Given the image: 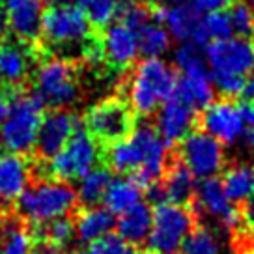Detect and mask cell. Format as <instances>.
Here are the masks:
<instances>
[{"instance_id":"cell-19","label":"cell","mask_w":254,"mask_h":254,"mask_svg":"<svg viewBox=\"0 0 254 254\" xmlns=\"http://www.w3.org/2000/svg\"><path fill=\"white\" fill-rule=\"evenodd\" d=\"M190 207L198 222L202 221L204 215H211L222 222V219L230 213L234 206L226 196V190L221 180L207 178L196 185V194H194V200L190 202Z\"/></svg>"},{"instance_id":"cell-12","label":"cell","mask_w":254,"mask_h":254,"mask_svg":"<svg viewBox=\"0 0 254 254\" xmlns=\"http://www.w3.org/2000/svg\"><path fill=\"white\" fill-rule=\"evenodd\" d=\"M0 9L6 11V26L28 47H40L43 0H0Z\"/></svg>"},{"instance_id":"cell-47","label":"cell","mask_w":254,"mask_h":254,"mask_svg":"<svg viewBox=\"0 0 254 254\" xmlns=\"http://www.w3.org/2000/svg\"><path fill=\"white\" fill-rule=\"evenodd\" d=\"M4 90V82H2V79H0V92Z\"/></svg>"},{"instance_id":"cell-29","label":"cell","mask_w":254,"mask_h":254,"mask_svg":"<svg viewBox=\"0 0 254 254\" xmlns=\"http://www.w3.org/2000/svg\"><path fill=\"white\" fill-rule=\"evenodd\" d=\"M135 34L136 40H138L140 55L144 58H159L161 55H165L168 47H170V34L155 17L151 19L150 23L144 24L140 30H136Z\"/></svg>"},{"instance_id":"cell-25","label":"cell","mask_w":254,"mask_h":254,"mask_svg":"<svg viewBox=\"0 0 254 254\" xmlns=\"http://www.w3.org/2000/svg\"><path fill=\"white\" fill-rule=\"evenodd\" d=\"M222 185L226 196L234 204H245L254 196V167L253 165H230L222 172Z\"/></svg>"},{"instance_id":"cell-7","label":"cell","mask_w":254,"mask_h":254,"mask_svg":"<svg viewBox=\"0 0 254 254\" xmlns=\"http://www.w3.org/2000/svg\"><path fill=\"white\" fill-rule=\"evenodd\" d=\"M82 124L95 142L103 148L127 140L136 127V114L122 94L105 97L92 105Z\"/></svg>"},{"instance_id":"cell-6","label":"cell","mask_w":254,"mask_h":254,"mask_svg":"<svg viewBox=\"0 0 254 254\" xmlns=\"http://www.w3.org/2000/svg\"><path fill=\"white\" fill-rule=\"evenodd\" d=\"M80 65L56 56H47L38 62L32 73L34 94L51 111H65L80 97Z\"/></svg>"},{"instance_id":"cell-28","label":"cell","mask_w":254,"mask_h":254,"mask_svg":"<svg viewBox=\"0 0 254 254\" xmlns=\"http://www.w3.org/2000/svg\"><path fill=\"white\" fill-rule=\"evenodd\" d=\"M232 23L230 15L226 9L222 11H213V13H206L200 17V23L196 26L192 43H196L200 47H204L207 43H215V41H222L232 38Z\"/></svg>"},{"instance_id":"cell-13","label":"cell","mask_w":254,"mask_h":254,"mask_svg":"<svg viewBox=\"0 0 254 254\" xmlns=\"http://www.w3.org/2000/svg\"><path fill=\"white\" fill-rule=\"evenodd\" d=\"M43 58L41 47H28L21 41H4L0 45V79L4 88H26L32 62Z\"/></svg>"},{"instance_id":"cell-21","label":"cell","mask_w":254,"mask_h":254,"mask_svg":"<svg viewBox=\"0 0 254 254\" xmlns=\"http://www.w3.org/2000/svg\"><path fill=\"white\" fill-rule=\"evenodd\" d=\"M174 95L196 112L206 111L209 105L215 103V88L209 73H182V77H178Z\"/></svg>"},{"instance_id":"cell-20","label":"cell","mask_w":254,"mask_h":254,"mask_svg":"<svg viewBox=\"0 0 254 254\" xmlns=\"http://www.w3.org/2000/svg\"><path fill=\"white\" fill-rule=\"evenodd\" d=\"M200 13L189 4H170L155 9V19L168 30V34L178 41H192L196 26L200 23Z\"/></svg>"},{"instance_id":"cell-5","label":"cell","mask_w":254,"mask_h":254,"mask_svg":"<svg viewBox=\"0 0 254 254\" xmlns=\"http://www.w3.org/2000/svg\"><path fill=\"white\" fill-rule=\"evenodd\" d=\"M99 157L103 159L99 144L86 129L79 127L64 150L51 161L32 157V180H58L65 183L82 180L90 170H94Z\"/></svg>"},{"instance_id":"cell-45","label":"cell","mask_w":254,"mask_h":254,"mask_svg":"<svg viewBox=\"0 0 254 254\" xmlns=\"http://www.w3.org/2000/svg\"><path fill=\"white\" fill-rule=\"evenodd\" d=\"M247 146H249V148H251V151L254 153V131L247 133Z\"/></svg>"},{"instance_id":"cell-18","label":"cell","mask_w":254,"mask_h":254,"mask_svg":"<svg viewBox=\"0 0 254 254\" xmlns=\"http://www.w3.org/2000/svg\"><path fill=\"white\" fill-rule=\"evenodd\" d=\"M161 187H163V192H165V200L170 202V204L190 206V202L194 200L196 180L187 170V167L180 161L178 153H176V148L172 151V159H170L167 172L161 178Z\"/></svg>"},{"instance_id":"cell-30","label":"cell","mask_w":254,"mask_h":254,"mask_svg":"<svg viewBox=\"0 0 254 254\" xmlns=\"http://www.w3.org/2000/svg\"><path fill=\"white\" fill-rule=\"evenodd\" d=\"M80 11L94 28H107L120 15L124 0H79Z\"/></svg>"},{"instance_id":"cell-38","label":"cell","mask_w":254,"mask_h":254,"mask_svg":"<svg viewBox=\"0 0 254 254\" xmlns=\"http://www.w3.org/2000/svg\"><path fill=\"white\" fill-rule=\"evenodd\" d=\"M239 211H241V221H243V228L247 232L254 234V196L249 198L245 204L239 206Z\"/></svg>"},{"instance_id":"cell-1","label":"cell","mask_w":254,"mask_h":254,"mask_svg":"<svg viewBox=\"0 0 254 254\" xmlns=\"http://www.w3.org/2000/svg\"><path fill=\"white\" fill-rule=\"evenodd\" d=\"M97 34L79 6H51L43 13L40 47L43 56H56L82 65Z\"/></svg>"},{"instance_id":"cell-35","label":"cell","mask_w":254,"mask_h":254,"mask_svg":"<svg viewBox=\"0 0 254 254\" xmlns=\"http://www.w3.org/2000/svg\"><path fill=\"white\" fill-rule=\"evenodd\" d=\"M211 80L226 99H232V97H238L243 94L247 82L245 77H234V75H211Z\"/></svg>"},{"instance_id":"cell-8","label":"cell","mask_w":254,"mask_h":254,"mask_svg":"<svg viewBox=\"0 0 254 254\" xmlns=\"http://www.w3.org/2000/svg\"><path fill=\"white\" fill-rule=\"evenodd\" d=\"M200 222L190 206L159 204L153 209L148 249L150 254H180L183 243Z\"/></svg>"},{"instance_id":"cell-11","label":"cell","mask_w":254,"mask_h":254,"mask_svg":"<svg viewBox=\"0 0 254 254\" xmlns=\"http://www.w3.org/2000/svg\"><path fill=\"white\" fill-rule=\"evenodd\" d=\"M80 127L77 116L69 111H49L41 120L36 146H34V159L51 161L64 150V146L73 136V133Z\"/></svg>"},{"instance_id":"cell-48","label":"cell","mask_w":254,"mask_h":254,"mask_svg":"<svg viewBox=\"0 0 254 254\" xmlns=\"http://www.w3.org/2000/svg\"><path fill=\"white\" fill-rule=\"evenodd\" d=\"M69 254H84V253H80V251H75V253H69Z\"/></svg>"},{"instance_id":"cell-32","label":"cell","mask_w":254,"mask_h":254,"mask_svg":"<svg viewBox=\"0 0 254 254\" xmlns=\"http://www.w3.org/2000/svg\"><path fill=\"white\" fill-rule=\"evenodd\" d=\"M228 15H230L232 30L234 34H238V38L243 40H253L254 38V11L253 8L243 2L238 0L234 2L228 9Z\"/></svg>"},{"instance_id":"cell-41","label":"cell","mask_w":254,"mask_h":254,"mask_svg":"<svg viewBox=\"0 0 254 254\" xmlns=\"http://www.w3.org/2000/svg\"><path fill=\"white\" fill-rule=\"evenodd\" d=\"M75 2L79 0H43V4H49L51 6H75Z\"/></svg>"},{"instance_id":"cell-40","label":"cell","mask_w":254,"mask_h":254,"mask_svg":"<svg viewBox=\"0 0 254 254\" xmlns=\"http://www.w3.org/2000/svg\"><path fill=\"white\" fill-rule=\"evenodd\" d=\"M243 95H245L249 101H254V69L251 71V75H249V79H247V82H245Z\"/></svg>"},{"instance_id":"cell-39","label":"cell","mask_w":254,"mask_h":254,"mask_svg":"<svg viewBox=\"0 0 254 254\" xmlns=\"http://www.w3.org/2000/svg\"><path fill=\"white\" fill-rule=\"evenodd\" d=\"M8 112H9L8 95L4 94V92H0V127H2V124H4L6 118H8Z\"/></svg>"},{"instance_id":"cell-26","label":"cell","mask_w":254,"mask_h":254,"mask_svg":"<svg viewBox=\"0 0 254 254\" xmlns=\"http://www.w3.org/2000/svg\"><path fill=\"white\" fill-rule=\"evenodd\" d=\"M103 202L105 207L112 215H124L131 207H135L136 204L142 202V189L131 178H127V180H114L109 185V189H107Z\"/></svg>"},{"instance_id":"cell-36","label":"cell","mask_w":254,"mask_h":254,"mask_svg":"<svg viewBox=\"0 0 254 254\" xmlns=\"http://www.w3.org/2000/svg\"><path fill=\"white\" fill-rule=\"evenodd\" d=\"M174 4H189L202 15V13L222 11L230 4V0H174Z\"/></svg>"},{"instance_id":"cell-17","label":"cell","mask_w":254,"mask_h":254,"mask_svg":"<svg viewBox=\"0 0 254 254\" xmlns=\"http://www.w3.org/2000/svg\"><path fill=\"white\" fill-rule=\"evenodd\" d=\"M32 182V161L23 155L0 151V207L11 213L23 190Z\"/></svg>"},{"instance_id":"cell-43","label":"cell","mask_w":254,"mask_h":254,"mask_svg":"<svg viewBox=\"0 0 254 254\" xmlns=\"http://www.w3.org/2000/svg\"><path fill=\"white\" fill-rule=\"evenodd\" d=\"M2 11V9H0ZM4 38H6V21H4V17L0 13V45L4 43Z\"/></svg>"},{"instance_id":"cell-23","label":"cell","mask_w":254,"mask_h":254,"mask_svg":"<svg viewBox=\"0 0 254 254\" xmlns=\"http://www.w3.org/2000/svg\"><path fill=\"white\" fill-rule=\"evenodd\" d=\"M151 224H153V209L148 204L140 202L124 215H120L116 228H118V236L124 241L133 247H140L150 238Z\"/></svg>"},{"instance_id":"cell-46","label":"cell","mask_w":254,"mask_h":254,"mask_svg":"<svg viewBox=\"0 0 254 254\" xmlns=\"http://www.w3.org/2000/svg\"><path fill=\"white\" fill-rule=\"evenodd\" d=\"M247 4H249V6L254 9V0H247Z\"/></svg>"},{"instance_id":"cell-49","label":"cell","mask_w":254,"mask_h":254,"mask_svg":"<svg viewBox=\"0 0 254 254\" xmlns=\"http://www.w3.org/2000/svg\"><path fill=\"white\" fill-rule=\"evenodd\" d=\"M148 254H150V253H148Z\"/></svg>"},{"instance_id":"cell-22","label":"cell","mask_w":254,"mask_h":254,"mask_svg":"<svg viewBox=\"0 0 254 254\" xmlns=\"http://www.w3.org/2000/svg\"><path fill=\"white\" fill-rule=\"evenodd\" d=\"M75 234L79 236L80 241L94 243L97 239L109 236L111 230L116 226L114 215L107 207H79L75 211Z\"/></svg>"},{"instance_id":"cell-10","label":"cell","mask_w":254,"mask_h":254,"mask_svg":"<svg viewBox=\"0 0 254 254\" xmlns=\"http://www.w3.org/2000/svg\"><path fill=\"white\" fill-rule=\"evenodd\" d=\"M206 62L211 75L245 77L254 69V41L243 38H228L206 47Z\"/></svg>"},{"instance_id":"cell-44","label":"cell","mask_w":254,"mask_h":254,"mask_svg":"<svg viewBox=\"0 0 254 254\" xmlns=\"http://www.w3.org/2000/svg\"><path fill=\"white\" fill-rule=\"evenodd\" d=\"M13 213V211H11ZM9 213H6L2 207H0V238H2V232H4V224H6V217H8Z\"/></svg>"},{"instance_id":"cell-37","label":"cell","mask_w":254,"mask_h":254,"mask_svg":"<svg viewBox=\"0 0 254 254\" xmlns=\"http://www.w3.org/2000/svg\"><path fill=\"white\" fill-rule=\"evenodd\" d=\"M239 114H241V120H243V126H245V131L251 133L254 131V101H249V99H243L238 103Z\"/></svg>"},{"instance_id":"cell-9","label":"cell","mask_w":254,"mask_h":254,"mask_svg":"<svg viewBox=\"0 0 254 254\" xmlns=\"http://www.w3.org/2000/svg\"><path fill=\"white\" fill-rule=\"evenodd\" d=\"M178 157L194 178H215L224 170V148L222 144L204 131H192L183 138L180 146H174Z\"/></svg>"},{"instance_id":"cell-15","label":"cell","mask_w":254,"mask_h":254,"mask_svg":"<svg viewBox=\"0 0 254 254\" xmlns=\"http://www.w3.org/2000/svg\"><path fill=\"white\" fill-rule=\"evenodd\" d=\"M198 126L204 129V133L217 138L221 144H234L245 133L238 103H234L232 99H221L209 105L202 112Z\"/></svg>"},{"instance_id":"cell-42","label":"cell","mask_w":254,"mask_h":254,"mask_svg":"<svg viewBox=\"0 0 254 254\" xmlns=\"http://www.w3.org/2000/svg\"><path fill=\"white\" fill-rule=\"evenodd\" d=\"M136 2H140V4H144V6H148L151 9H157L165 4V0H136Z\"/></svg>"},{"instance_id":"cell-33","label":"cell","mask_w":254,"mask_h":254,"mask_svg":"<svg viewBox=\"0 0 254 254\" xmlns=\"http://www.w3.org/2000/svg\"><path fill=\"white\" fill-rule=\"evenodd\" d=\"M182 251L183 254H219V241L213 232H209V228L198 224L187 236Z\"/></svg>"},{"instance_id":"cell-14","label":"cell","mask_w":254,"mask_h":254,"mask_svg":"<svg viewBox=\"0 0 254 254\" xmlns=\"http://www.w3.org/2000/svg\"><path fill=\"white\" fill-rule=\"evenodd\" d=\"M101 47L105 64L116 73L129 71L140 53L136 34L124 23L111 24L105 28L101 34Z\"/></svg>"},{"instance_id":"cell-31","label":"cell","mask_w":254,"mask_h":254,"mask_svg":"<svg viewBox=\"0 0 254 254\" xmlns=\"http://www.w3.org/2000/svg\"><path fill=\"white\" fill-rule=\"evenodd\" d=\"M174 60L178 69L182 73H204L207 71L206 65V53L200 45L192 41H185L176 49Z\"/></svg>"},{"instance_id":"cell-2","label":"cell","mask_w":254,"mask_h":254,"mask_svg":"<svg viewBox=\"0 0 254 254\" xmlns=\"http://www.w3.org/2000/svg\"><path fill=\"white\" fill-rule=\"evenodd\" d=\"M122 95L126 97L136 116H151L159 105L174 97L178 73L159 58H144L135 67L124 73L120 82Z\"/></svg>"},{"instance_id":"cell-4","label":"cell","mask_w":254,"mask_h":254,"mask_svg":"<svg viewBox=\"0 0 254 254\" xmlns=\"http://www.w3.org/2000/svg\"><path fill=\"white\" fill-rule=\"evenodd\" d=\"M15 206V213L23 221L38 226L73 215V211L79 209V194L71 183L58 180H32Z\"/></svg>"},{"instance_id":"cell-27","label":"cell","mask_w":254,"mask_h":254,"mask_svg":"<svg viewBox=\"0 0 254 254\" xmlns=\"http://www.w3.org/2000/svg\"><path fill=\"white\" fill-rule=\"evenodd\" d=\"M112 183V174L111 168L101 165L95 167L94 170H90L79 183V207H94L95 204H99L107 194V189Z\"/></svg>"},{"instance_id":"cell-24","label":"cell","mask_w":254,"mask_h":254,"mask_svg":"<svg viewBox=\"0 0 254 254\" xmlns=\"http://www.w3.org/2000/svg\"><path fill=\"white\" fill-rule=\"evenodd\" d=\"M34 236L28 222L13 211L6 217L4 232L0 238V254H32Z\"/></svg>"},{"instance_id":"cell-16","label":"cell","mask_w":254,"mask_h":254,"mask_svg":"<svg viewBox=\"0 0 254 254\" xmlns=\"http://www.w3.org/2000/svg\"><path fill=\"white\" fill-rule=\"evenodd\" d=\"M198 120L196 111L174 95L159 109L157 118H155V129L161 138L168 146H172L187 138L192 131H196Z\"/></svg>"},{"instance_id":"cell-3","label":"cell","mask_w":254,"mask_h":254,"mask_svg":"<svg viewBox=\"0 0 254 254\" xmlns=\"http://www.w3.org/2000/svg\"><path fill=\"white\" fill-rule=\"evenodd\" d=\"M2 92L9 99V112L0 127V146L8 153L34 155L45 105L28 88H4Z\"/></svg>"},{"instance_id":"cell-34","label":"cell","mask_w":254,"mask_h":254,"mask_svg":"<svg viewBox=\"0 0 254 254\" xmlns=\"http://www.w3.org/2000/svg\"><path fill=\"white\" fill-rule=\"evenodd\" d=\"M88 254H140V251H138V247L129 245L116 234H109V236L90 243Z\"/></svg>"}]
</instances>
